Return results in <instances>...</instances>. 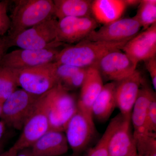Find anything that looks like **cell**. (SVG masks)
<instances>
[{"label":"cell","mask_w":156,"mask_h":156,"mask_svg":"<svg viewBox=\"0 0 156 156\" xmlns=\"http://www.w3.org/2000/svg\"><path fill=\"white\" fill-rule=\"evenodd\" d=\"M50 130L48 92L40 95L23 126L21 134L13 146L17 151L31 147Z\"/></svg>","instance_id":"cell-4"},{"label":"cell","mask_w":156,"mask_h":156,"mask_svg":"<svg viewBox=\"0 0 156 156\" xmlns=\"http://www.w3.org/2000/svg\"><path fill=\"white\" fill-rule=\"evenodd\" d=\"M98 27V23L92 17L62 18L58 20L56 41L63 44L79 43Z\"/></svg>","instance_id":"cell-13"},{"label":"cell","mask_w":156,"mask_h":156,"mask_svg":"<svg viewBox=\"0 0 156 156\" xmlns=\"http://www.w3.org/2000/svg\"><path fill=\"white\" fill-rule=\"evenodd\" d=\"M49 131L64 132L68 123L78 109L77 101L59 84L48 92Z\"/></svg>","instance_id":"cell-6"},{"label":"cell","mask_w":156,"mask_h":156,"mask_svg":"<svg viewBox=\"0 0 156 156\" xmlns=\"http://www.w3.org/2000/svg\"><path fill=\"white\" fill-rule=\"evenodd\" d=\"M104 85L103 79L96 66L88 68L87 76L81 87L80 95L77 101L78 108L92 116V105Z\"/></svg>","instance_id":"cell-17"},{"label":"cell","mask_w":156,"mask_h":156,"mask_svg":"<svg viewBox=\"0 0 156 156\" xmlns=\"http://www.w3.org/2000/svg\"><path fill=\"white\" fill-rule=\"evenodd\" d=\"M69 147L64 132L49 131L30 148L35 156H60L67 152Z\"/></svg>","instance_id":"cell-18"},{"label":"cell","mask_w":156,"mask_h":156,"mask_svg":"<svg viewBox=\"0 0 156 156\" xmlns=\"http://www.w3.org/2000/svg\"><path fill=\"white\" fill-rule=\"evenodd\" d=\"M57 67L55 62L17 69L19 87L33 95H43L58 83Z\"/></svg>","instance_id":"cell-7"},{"label":"cell","mask_w":156,"mask_h":156,"mask_svg":"<svg viewBox=\"0 0 156 156\" xmlns=\"http://www.w3.org/2000/svg\"><path fill=\"white\" fill-rule=\"evenodd\" d=\"M116 83V82H112L104 85L93 103L92 108V117L98 122H106L116 107L115 97Z\"/></svg>","instance_id":"cell-20"},{"label":"cell","mask_w":156,"mask_h":156,"mask_svg":"<svg viewBox=\"0 0 156 156\" xmlns=\"http://www.w3.org/2000/svg\"><path fill=\"white\" fill-rule=\"evenodd\" d=\"M155 95V92L144 79L131 115V124L134 128L133 135L137 154L139 156H144L153 138L156 137L151 136L146 129L148 107Z\"/></svg>","instance_id":"cell-5"},{"label":"cell","mask_w":156,"mask_h":156,"mask_svg":"<svg viewBox=\"0 0 156 156\" xmlns=\"http://www.w3.org/2000/svg\"><path fill=\"white\" fill-rule=\"evenodd\" d=\"M122 50L138 63L156 55V23L127 42Z\"/></svg>","instance_id":"cell-16"},{"label":"cell","mask_w":156,"mask_h":156,"mask_svg":"<svg viewBox=\"0 0 156 156\" xmlns=\"http://www.w3.org/2000/svg\"><path fill=\"white\" fill-rule=\"evenodd\" d=\"M143 80L140 73L136 69L131 75L116 82V104L123 115L131 116Z\"/></svg>","instance_id":"cell-15"},{"label":"cell","mask_w":156,"mask_h":156,"mask_svg":"<svg viewBox=\"0 0 156 156\" xmlns=\"http://www.w3.org/2000/svg\"><path fill=\"white\" fill-rule=\"evenodd\" d=\"M16 156H35L30 147L18 151Z\"/></svg>","instance_id":"cell-30"},{"label":"cell","mask_w":156,"mask_h":156,"mask_svg":"<svg viewBox=\"0 0 156 156\" xmlns=\"http://www.w3.org/2000/svg\"><path fill=\"white\" fill-rule=\"evenodd\" d=\"M128 41L105 42L84 40L61 50L56 58L58 64L88 68L94 66L109 52L121 50Z\"/></svg>","instance_id":"cell-2"},{"label":"cell","mask_w":156,"mask_h":156,"mask_svg":"<svg viewBox=\"0 0 156 156\" xmlns=\"http://www.w3.org/2000/svg\"><path fill=\"white\" fill-rule=\"evenodd\" d=\"M17 152L18 151L12 146L6 151L2 152L0 154V156H16Z\"/></svg>","instance_id":"cell-31"},{"label":"cell","mask_w":156,"mask_h":156,"mask_svg":"<svg viewBox=\"0 0 156 156\" xmlns=\"http://www.w3.org/2000/svg\"><path fill=\"white\" fill-rule=\"evenodd\" d=\"M58 20L53 17L34 26L7 41L9 48L13 46L20 49L42 50L59 48L63 44L56 41Z\"/></svg>","instance_id":"cell-3"},{"label":"cell","mask_w":156,"mask_h":156,"mask_svg":"<svg viewBox=\"0 0 156 156\" xmlns=\"http://www.w3.org/2000/svg\"><path fill=\"white\" fill-rule=\"evenodd\" d=\"M153 86L154 89H156V56L148 58L144 61Z\"/></svg>","instance_id":"cell-28"},{"label":"cell","mask_w":156,"mask_h":156,"mask_svg":"<svg viewBox=\"0 0 156 156\" xmlns=\"http://www.w3.org/2000/svg\"><path fill=\"white\" fill-rule=\"evenodd\" d=\"M18 87L17 69L0 66V102L4 103Z\"/></svg>","instance_id":"cell-23"},{"label":"cell","mask_w":156,"mask_h":156,"mask_svg":"<svg viewBox=\"0 0 156 156\" xmlns=\"http://www.w3.org/2000/svg\"><path fill=\"white\" fill-rule=\"evenodd\" d=\"M134 17L143 30L156 23V0H141Z\"/></svg>","instance_id":"cell-24"},{"label":"cell","mask_w":156,"mask_h":156,"mask_svg":"<svg viewBox=\"0 0 156 156\" xmlns=\"http://www.w3.org/2000/svg\"><path fill=\"white\" fill-rule=\"evenodd\" d=\"M2 147H0V154L2 152Z\"/></svg>","instance_id":"cell-35"},{"label":"cell","mask_w":156,"mask_h":156,"mask_svg":"<svg viewBox=\"0 0 156 156\" xmlns=\"http://www.w3.org/2000/svg\"><path fill=\"white\" fill-rule=\"evenodd\" d=\"M11 16V25L7 41H11L23 32L46 20L54 17V3L52 0H16Z\"/></svg>","instance_id":"cell-1"},{"label":"cell","mask_w":156,"mask_h":156,"mask_svg":"<svg viewBox=\"0 0 156 156\" xmlns=\"http://www.w3.org/2000/svg\"><path fill=\"white\" fill-rule=\"evenodd\" d=\"M40 96L17 89L3 103L1 118L6 126L21 131Z\"/></svg>","instance_id":"cell-8"},{"label":"cell","mask_w":156,"mask_h":156,"mask_svg":"<svg viewBox=\"0 0 156 156\" xmlns=\"http://www.w3.org/2000/svg\"><path fill=\"white\" fill-rule=\"evenodd\" d=\"M126 8L124 0L92 1V17L104 25L121 18Z\"/></svg>","instance_id":"cell-19"},{"label":"cell","mask_w":156,"mask_h":156,"mask_svg":"<svg viewBox=\"0 0 156 156\" xmlns=\"http://www.w3.org/2000/svg\"><path fill=\"white\" fill-rule=\"evenodd\" d=\"M9 48L8 43L5 37H0V62L5 54L7 53L6 52Z\"/></svg>","instance_id":"cell-29"},{"label":"cell","mask_w":156,"mask_h":156,"mask_svg":"<svg viewBox=\"0 0 156 156\" xmlns=\"http://www.w3.org/2000/svg\"><path fill=\"white\" fill-rule=\"evenodd\" d=\"M96 131L92 116L78 108L64 131L73 156H80L87 150L95 137Z\"/></svg>","instance_id":"cell-9"},{"label":"cell","mask_w":156,"mask_h":156,"mask_svg":"<svg viewBox=\"0 0 156 156\" xmlns=\"http://www.w3.org/2000/svg\"><path fill=\"white\" fill-rule=\"evenodd\" d=\"M141 27L134 17L120 18L93 31L84 40L105 42L128 41L138 34Z\"/></svg>","instance_id":"cell-12"},{"label":"cell","mask_w":156,"mask_h":156,"mask_svg":"<svg viewBox=\"0 0 156 156\" xmlns=\"http://www.w3.org/2000/svg\"><path fill=\"white\" fill-rule=\"evenodd\" d=\"M2 105L3 104L0 102V118H1V115H2Z\"/></svg>","instance_id":"cell-34"},{"label":"cell","mask_w":156,"mask_h":156,"mask_svg":"<svg viewBox=\"0 0 156 156\" xmlns=\"http://www.w3.org/2000/svg\"><path fill=\"white\" fill-rule=\"evenodd\" d=\"M87 68H85L57 64L56 74L58 84L69 92L81 88L87 76Z\"/></svg>","instance_id":"cell-22"},{"label":"cell","mask_w":156,"mask_h":156,"mask_svg":"<svg viewBox=\"0 0 156 156\" xmlns=\"http://www.w3.org/2000/svg\"><path fill=\"white\" fill-rule=\"evenodd\" d=\"M131 125V116H126L122 114L109 142V156L138 155Z\"/></svg>","instance_id":"cell-14"},{"label":"cell","mask_w":156,"mask_h":156,"mask_svg":"<svg viewBox=\"0 0 156 156\" xmlns=\"http://www.w3.org/2000/svg\"><path fill=\"white\" fill-rule=\"evenodd\" d=\"M10 1L0 2V37L8 32L11 25V20L8 15V9Z\"/></svg>","instance_id":"cell-27"},{"label":"cell","mask_w":156,"mask_h":156,"mask_svg":"<svg viewBox=\"0 0 156 156\" xmlns=\"http://www.w3.org/2000/svg\"><path fill=\"white\" fill-rule=\"evenodd\" d=\"M58 48L14 50L5 54L0 62V66L20 69L55 62L61 51Z\"/></svg>","instance_id":"cell-10"},{"label":"cell","mask_w":156,"mask_h":156,"mask_svg":"<svg viewBox=\"0 0 156 156\" xmlns=\"http://www.w3.org/2000/svg\"><path fill=\"white\" fill-rule=\"evenodd\" d=\"M126 7H134L139 5L141 0H124Z\"/></svg>","instance_id":"cell-32"},{"label":"cell","mask_w":156,"mask_h":156,"mask_svg":"<svg viewBox=\"0 0 156 156\" xmlns=\"http://www.w3.org/2000/svg\"><path fill=\"white\" fill-rule=\"evenodd\" d=\"M146 129L151 136L156 137V96H154L148 107Z\"/></svg>","instance_id":"cell-26"},{"label":"cell","mask_w":156,"mask_h":156,"mask_svg":"<svg viewBox=\"0 0 156 156\" xmlns=\"http://www.w3.org/2000/svg\"><path fill=\"white\" fill-rule=\"evenodd\" d=\"M138 63L121 50H113L102 57L95 66L102 79L118 82L136 69Z\"/></svg>","instance_id":"cell-11"},{"label":"cell","mask_w":156,"mask_h":156,"mask_svg":"<svg viewBox=\"0 0 156 156\" xmlns=\"http://www.w3.org/2000/svg\"><path fill=\"white\" fill-rule=\"evenodd\" d=\"M121 116L122 114L120 113L112 119L102 137L96 145L89 151L87 156H109V142L121 119Z\"/></svg>","instance_id":"cell-25"},{"label":"cell","mask_w":156,"mask_h":156,"mask_svg":"<svg viewBox=\"0 0 156 156\" xmlns=\"http://www.w3.org/2000/svg\"><path fill=\"white\" fill-rule=\"evenodd\" d=\"M5 124L2 121H0V147H2V139L5 131Z\"/></svg>","instance_id":"cell-33"},{"label":"cell","mask_w":156,"mask_h":156,"mask_svg":"<svg viewBox=\"0 0 156 156\" xmlns=\"http://www.w3.org/2000/svg\"><path fill=\"white\" fill-rule=\"evenodd\" d=\"M136 156H139V155H137Z\"/></svg>","instance_id":"cell-36"},{"label":"cell","mask_w":156,"mask_h":156,"mask_svg":"<svg viewBox=\"0 0 156 156\" xmlns=\"http://www.w3.org/2000/svg\"><path fill=\"white\" fill-rule=\"evenodd\" d=\"M53 2L54 17L58 20L69 17H93L91 0H53Z\"/></svg>","instance_id":"cell-21"}]
</instances>
